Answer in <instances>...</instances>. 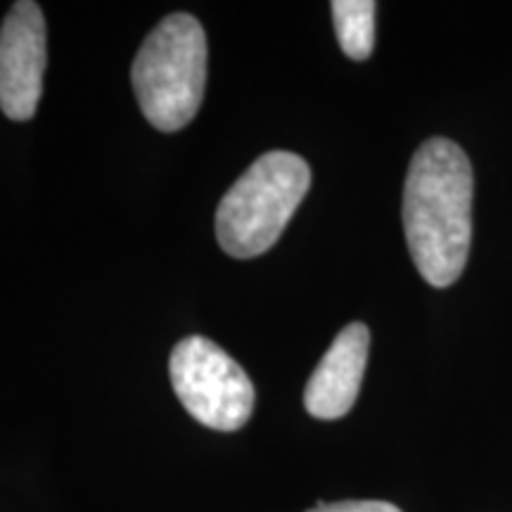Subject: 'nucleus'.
Masks as SVG:
<instances>
[{
	"label": "nucleus",
	"mask_w": 512,
	"mask_h": 512,
	"mask_svg": "<svg viewBox=\"0 0 512 512\" xmlns=\"http://www.w3.org/2000/svg\"><path fill=\"white\" fill-rule=\"evenodd\" d=\"M475 178L463 147L430 138L418 147L403 185V230L422 278L448 287L463 275L472 242Z\"/></svg>",
	"instance_id": "obj_1"
},
{
	"label": "nucleus",
	"mask_w": 512,
	"mask_h": 512,
	"mask_svg": "<svg viewBox=\"0 0 512 512\" xmlns=\"http://www.w3.org/2000/svg\"><path fill=\"white\" fill-rule=\"evenodd\" d=\"M140 112L164 133L195 119L207 83V36L188 12H174L140 46L131 69Z\"/></svg>",
	"instance_id": "obj_2"
},
{
	"label": "nucleus",
	"mask_w": 512,
	"mask_h": 512,
	"mask_svg": "<svg viewBox=\"0 0 512 512\" xmlns=\"http://www.w3.org/2000/svg\"><path fill=\"white\" fill-rule=\"evenodd\" d=\"M311 185V169L294 152L261 155L233 183L216 209V238L235 259H254L268 252Z\"/></svg>",
	"instance_id": "obj_3"
},
{
	"label": "nucleus",
	"mask_w": 512,
	"mask_h": 512,
	"mask_svg": "<svg viewBox=\"0 0 512 512\" xmlns=\"http://www.w3.org/2000/svg\"><path fill=\"white\" fill-rule=\"evenodd\" d=\"M169 375L178 401L209 430L235 432L254 411V384L235 358L207 337L192 335L176 344Z\"/></svg>",
	"instance_id": "obj_4"
},
{
	"label": "nucleus",
	"mask_w": 512,
	"mask_h": 512,
	"mask_svg": "<svg viewBox=\"0 0 512 512\" xmlns=\"http://www.w3.org/2000/svg\"><path fill=\"white\" fill-rule=\"evenodd\" d=\"M48 64L46 19L34 0H19L0 27V110L12 121H29L43 95Z\"/></svg>",
	"instance_id": "obj_5"
},
{
	"label": "nucleus",
	"mask_w": 512,
	"mask_h": 512,
	"mask_svg": "<svg viewBox=\"0 0 512 512\" xmlns=\"http://www.w3.org/2000/svg\"><path fill=\"white\" fill-rule=\"evenodd\" d=\"M368 349L370 330L363 323H351L335 337L304 389V406L313 418L337 420L354 408L366 373Z\"/></svg>",
	"instance_id": "obj_6"
},
{
	"label": "nucleus",
	"mask_w": 512,
	"mask_h": 512,
	"mask_svg": "<svg viewBox=\"0 0 512 512\" xmlns=\"http://www.w3.org/2000/svg\"><path fill=\"white\" fill-rule=\"evenodd\" d=\"M375 10L373 0H335L332 19H335L337 41L344 55L351 60H368L375 48Z\"/></svg>",
	"instance_id": "obj_7"
},
{
	"label": "nucleus",
	"mask_w": 512,
	"mask_h": 512,
	"mask_svg": "<svg viewBox=\"0 0 512 512\" xmlns=\"http://www.w3.org/2000/svg\"><path fill=\"white\" fill-rule=\"evenodd\" d=\"M306 512H401L396 505L384 501H342V503H323Z\"/></svg>",
	"instance_id": "obj_8"
}]
</instances>
